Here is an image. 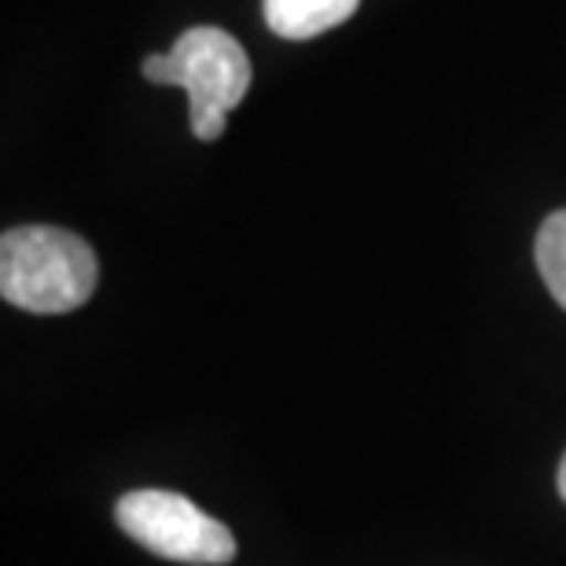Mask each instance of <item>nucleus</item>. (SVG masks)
I'll list each match as a JSON object with an SVG mask.
<instances>
[{"mask_svg": "<svg viewBox=\"0 0 566 566\" xmlns=\"http://www.w3.org/2000/svg\"><path fill=\"white\" fill-rule=\"evenodd\" d=\"M99 283L96 251L82 235L52 224H22L0 240V294L27 313H74Z\"/></svg>", "mask_w": 566, "mask_h": 566, "instance_id": "nucleus-1", "label": "nucleus"}, {"mask_svg": "<svg viewBox=\"0 0 566 566\" xmlns=\"http://www.w3.org/2000/svg\"><path fill=\"white\" fill-rule=\"evenodd\" d=\"M144 77L155 85L185 88L191 133L199 140H218L229 129V111L251 93L254 71L243 44L229 30L191 27L166 55H147Z\"/></svg>", "mask_w": 566, "mask_h": 566, "instance_id": "nucleus-2", "label": "nucleus"}, {"mask_svg": "<svg viewBox=\"0 0 566 566\" xmlns=\"http://www.w3.org/2000/svg\"><path fill=\"white\" fill-rule=\"evenodd\" d=\"M115 523L147 552L191 566H224L235 559L232 530L169 490H133L115 504Z\"/></svg>", "mask_w": 566, "mask_h": 566, "instance_id": "nucleus-3", "label": "nucleus"}, {"mask_svg": "<svg viewBox=\"0 0 566 566\" xmlns=\"http://www.w3.org/2000/svg\"><path fill=\"white\" fill-rule=\"evenodd\" d=\"M357 8L360 0H262L265 27L287 41L321 38V33L343 27Z\"/></svg>", "mask_w": 566, "mask_h": 566, "instance_id": "nucleus-4", "label": "nucleus"}, {"mask_svg": "<svg viewBox=\"0 0 566 566\" xmlns=\"http://www.w3.org/2000/svg\"><path fill=\"white\" fill-rule=\"evenodd\" d=\"M537 273L545 280V287L552 291L563 310H566V210H556L552 218H545L537 232Z\"/></svg>", "mask_w": 566, "mask_h": 566, "instance_id": "nucleus-5", "label": "nucleus"}, {"mask_svg": "<svg viewBox=\"0 0 566 566\" xmlns=\"http://www.w3.org/2000/svg\"><path fill=\"white\" fill-rule=\"evenodd\" d=\"M556 485H559V496L566 501V452H563V463H559V474H556Z\"/></svg>", "mask_w": 566, "mask_h": 566, "instance_id": "nucleus-6", "label": "nucleus"}]
</instances>
